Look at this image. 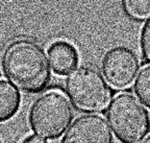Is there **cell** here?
<instances>
[{
  "label": "cell",
  "mask_w": 150,
  "mask_h": 143,
  "mask_svg": "<svg viewBox=\"0 0 150 143\" xmlns=\"http://www.w3.org/2000/svg\"><path fill=\"white\" fill-rule=\"evenodd\" d=\"M1 66L4 75L26 93H39L51 80L49 60L43 47L29 39L12 42L3 51Z\"/></svg>",
  "instance_id": "cell-1"
},
{
  "label": "cell",
  "mask_w": 150,
  "mask_h": 143,
  "mask_svg": "<svg viewBox=\"0 0 150 143\" xmlns=\"http://www.w3.org/2000/svg\"><path fill=\"white\" fill-rule=\"evenodd\" d=\"M73 116V107L67 94L59 89H51L41 94L33 103L29 125L37 136L53 140L67 131Z\"/></svg>",
  "instance_id": "cell-2"
},
{
  "label": "cell",
  "mask_w": 150,
  "mask_h": 143,
  "mask_svg": "<svg viewBox=\"0 0 150 143\" xmlns=\"http://www.w3.org/2000/svg\"><path fill=\"white\" fill-rule=\"evenodd\" d=\"M141 143H150V136L149 137H146V139H144L143 141Z\"/></svg>",
  "instance_id": "cell-13"
},
{
  "label": "cell",
  "mask_w": 150,
  "mask_h": 143,
  "mask_svg": "<svg viewBox=\"0 0 150 143\" xmlns=\"http://www.w3.org/2000/svg\"><path fill=\"white\" fill-rule=\"evenodd\" d=\"M22 143H48V142H47L44 138H42V137H39V136H37V135H35V136L33 135V136H29L24 139V140L22 141Z\"/></svg>",
  "instance_id": "cell-12"
},
{
  "label": "cell",
  "mask_w": 150,
  "mask_h": 143,
  "mask_svg": "<svg viewBox=\"0 0 150 143\" xmlns=\"http://www.w3.org/2000/svg\"><path fill=\"white\" fill-rule=\"evenodd\" d=\"M139 69L140 61L137 54L125 46L114 47L103 56V75L114 89L124 90L130 87Z\"/></svg>",
  "instance_id": "cell-5"
},
{
  "label": "cell",
  "mask_w": 150,
  "mask_h": 143,
  "mask_svg": "<svg viewBox=\"0 0 150 143\" xmlns=\"http://www.w3.org/2000/svg\"><path fill=\"white\" fill-rule=\"evenodd\" d=\"M61 143H114V137L103 116L87 114L73 122Z\"/></svg>",
  "instance_id": "cell-6"
},
{
  "label": "cell",
  "mask_w": 150,
  "mask_h": 143,
  "mask_svg": "<svg viewBox=\"0 0 150 143\" xmlns=\"http://www.w3.org/2000/svg\"><path fill=\"white\" fill-rule=\"evenodd\" d=\"M106 118L121 143H140L150 131V117L146 108L140 99L126 91L114 96Z\"/></svg>",
  "instance_id": "cell-3"
},
{
  "label": "cell",
  "mask_w": 150,
  "mask_h": 143,
  "mask_svg": "<svg viewBox=\"0 0 150 143\" xmlns=\"http://www.w3.org/2000/svg\"><path fill=\"white\" fill-rule=\"evenodd\" d=\"M66 90L71 102L80 112L102 113L112 101V90L100 72L92 66H81L68 75Z\"/></svg>",
  "instance_id": "cell-4"
},
{
  "label": "cell",
  "mask_w": 150,
  "mask_h": 143,
  "mask_svg": "<svg viewBox=\"0 0 150 143\" xmlns=\"http://www.w3.org/2000/svg\"><path fill=\"white\" fill-rule=\"evenodd\" d=\"M0 143H1V139H0Z\"/></svg>",
  "instance_id": "cell-14"
},
{
  "label": "cell",
  "mask_w": 150,
  "mask_h": 143,
  "mask_svg": "<svg viewBox=\"0 0 150 143\" xmlns=\"http://www.w3.org/2000/svg\"><path fill=\"white\" fill-rule=\"evenodd\" d=\"M126 13L134 19H145L150 16V0H124Z\"/></svg>",
  "instance_id": "cell-10"
},
{
  "label": "cell",
  "mask_w": 150,
  "mask_h": 143,
  "mask_svg": "<svg viewBox=\"0 0 150 143\" xmlns=\"http://www.w3.org/2000/svg\"><path fill=\"white\" fill-rule=\"evenodd\" d=\"M140 47L143 59L147 63H150V17L146 20L141 31Z\"/></svg>",
  "instance_id": "cell-11"
},
{
  "label": "cell",
  "mask_w": 150,
  "mask_h": 143,
  "mask_svg": "<svg viewBox=\"0 0 150 143\" xmlns=\"http://www.w3.org/2000/svg\"><path fill=\"white\" fill-rule=\"evenodd\" d=\"M21 105V94L14 85L0 80V122L12 119Z\"/></svg>",
  "instance_id": "cell-8"
},
{
  "label": "cell",
  "mask_w": 150,
  "mask_h": 143,
  "mask_svg": "<svg viewBox=\"0 0 150 143\" xmlns=\"http://www.w3.org/2000/svg\"><path fill=\"white\" fill-rule=\"evenodd\" d=\"M78 52L74 45L65 40L53 42L48 48V60L53 72L57 75L70 74L78 64Z\"/></svg>",
  "instance_id": "cell-7"
},
{
  "label": "cell",
  "mask_w": 150,
  "mask_h": 143,
  "mask_svg": "<svg viewBox=\"0 0 150 143\" xmlns=\"http://www.w3.org/2000/svg\"><path fill=\"white\" fill-rule=\"evenodd\" d=\"M137 97L150 109V64L141 69L134 86Z\"/></svg>",
  "instance_id": "cell-9"
}]
</instances>
